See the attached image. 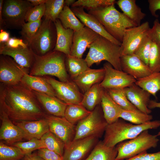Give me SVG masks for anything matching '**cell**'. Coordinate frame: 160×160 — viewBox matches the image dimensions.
Instances as JSON below:
<instances>
[{
  "label": "cell",
  "instance_id": "31",
  "mask_svg": "<svg viewBox=\"0 0 160 160\" xmlns=\"http://www.w3.org/2000/svg\"><path fill=\"white\" fill-rule=\"evenodd\" d=\"M58 19L60 21L64 28L71 29L74 31H79L85 26L76 16L71 8L67 6H64Z\"/></svg>",
  "mask_w": 160,
  "mask_h": 160
},
{
  "label": "cell",
  "instance_id": "9",
  "mask_svg": "<svg viewBox=\"0 0 160 160\" xmlns=\"http://www.w3.org/2000/svg\"><path fill=\"white\" fill-rule=\"evenodd\" d=\"M33 7L28 0L4 1L2 17L4 25L10 28H21L25 23L27 11Z\"/></svg>",
  "mask_w": 160,
  "mask_h": 160
},
{
  "label": "cell",
  "instance_id": "5",
  "mask_svg": "<svg viewBox=\"0 0 160 160\" xmlns=\"http://www.w3.org/2000/svg\"><path fill=\"white\" fill-rule=\"evenodd\" d=\"M85 60L89 67L94 64H99L106 61L115 69L122 71L120 58L122 54L121 46L116 44L99 36L90 45Z\"/></svg>",
  "mask_w": 160,
  "mask_h": 160
},
{
  "label": "cell",
  "instance_id": "47",
  "mask_svg": "<svg viewBox=\"0 0 160 160\" xmlns=\"http://www.w3.org/2000/svg\"><path fill=\"white\" fill-rule=\"evenodd\" d=\"M37 153L45 160H64L62 156L46 148L38 150Z\"/></svg>",
  "mask_w": 160,
  "mask_h": 160
},
{
  "label": "cell",
  "instance_id": "57",
  "mask_svg": "<svg viewBox=\"0 0 160 160\" xmlns=\"http://www.w3.org/2000/svg\"><path fill=\"white\" fill-rule=\"evenodd\" d=\"M156 135L157 137L160 136V130L158 132Z\"/></svg>",
  "mask_w": 160,
  "mask_h": 160
},
{
  "label": "cell",
  "instance_id": "30",
  "mask_svg": "<svg viewBox=\"0 0 160 160\" xmlns=\"http://www.w3.org/2000/svg\"><path fill=\"white\" fill-rule=\"evenodd\" d=\"M103 89L100 83L94 85L84 93L81 104L88 111H92L100 104Z\"/></svg>",
  "mask_w": 160,
  "mask_h": 160
},
{
  "label": "cell",
  "instance_id": "46",
  "mask_svg": "<svg viewBox=\"0 0 160 160\" xmlns=\"http://www.w3.org/2000/svg\"><path fill=\"white\" fill-rule=\"evenodd\" d=\"M148 34L152 41L160 46V23L158 19L154 21L153 26L149 29Z\"/></svg>",
  "mask_w": 160,
  "mask_h": 160
},
{
  "label": "cell",
  "instance_id": "4",
  "mask_svg": "<svg viewBox=\"0 0 160 160\" xmlns=\"http://www.w3.org/2000/svg\"><path fill=\"white\" fill-rule=\"evenodd\" d=\"M34 54V60L29 72L30 75L38 76H52L63 82L70 80L66 67L65 54L53 51L43 56Z\"/></svg>",
  "mask_w": 160,
  "mask_h": 160
},
{
  "label": "cell",
  "instance_id": "51",
  "mask_svg": "<svg viewBox=\"0 0 160 160\" xmlns=\"http://www.w3.org/2000/svg\"><path fill=\"white\" fill-rule=\"evenodd\" d=\"M21 160H45L37 153H33L25 155Z\"/></svg>",
  "mask_w": 160,
  "mask_h": 160
},
{
  "label": "cell",
  "instance_id": "11",
  "mask_svg": "<svg viewBox=\"0 0 160 160\" xmlns=\"http://www.w3.org/2000/svg\"><path fill=\"white\" fill-rule=\"evenodd\" d=\"M0 57V81L5 86H13L21 82L28 69L23 68L9 56L2 55Z\"/></svg>",
  "mask_w": 160,
  "mask_h": 160
},
{
  "label": "cell",
  "instance_id": "34",
  "mask_svg": "<svg viewBox=\"0 0 160 160\" xmlns=\"http://www.w3.org/2000/svg\"><path fill=\"white\" fill-rule=\"evenodd\" d=\"M81 103L68 104L64 117L69 122L75 125L84 119L91 113Z\"/></svg>",
  "mask_w": 160,
  "mask_h": 160
},
{
  "label": "cell",
  "instance_id": "29",
  "mask_svg": "<svg viewBox=\"0 0 160 160\" xmlns=\"http://www.w3.org/2000/svg\"><path fill=\"white\" fill-rule=\"evenodd\" d=\"M117 153L116 146H108L103 141H100L97 143L89 155L83 160H115Z\"/></svg>",
  "mask_w": 160,
  "mask_h": 160
},
{
  "label": "cell",
  "instance_id": "19",
  "mask_svg": "<svg viewBox=\"0 0 160 160\" xmlns=\"http://www.w3.org/2000/svg\"><path fill=\"white\" fill-rule=\"evenodd\" d=\"M76 16L84 25L98 35L109 40L114 44L121 46V42L111 35L105 29L97 19L94 16L87 13L81 7H71Z\"/></svg>",
  "mask_w": 160,
  "mask_h": 160
},
{
  "label": "cell",
  "instance_id": "2",
  "mask_svg": "<svg viewBox=\"0 0 160 160\" xmlns=\"http://www.w3.org/2000/svg\"><path fill=\"white\" fill-rule=\"evenodd\" d=\"M160 127L159 120L136 125L119 119L115 122L108 124L103 141L108 146L114 147L121 142L136 137L145 130L156 129Z\"/></svg>",
  "mask_w": 160,
  "mask_h": 160
},
{
  "label": "cell",
  "instance_id": "37",
  "mask_svg": "<svg viewBox=\"0 0 160 160\" xmlns=\"http://www.w3.org/2000/svg\"><path fill=\"white\" fill-rule=\"evenodd\" d=\"M47 149L57 153L63 157L65 145L64 143L50 131L41 138Z\"/></svg>",
  "mask_w": 160,
  "mask_h": 160
},
{
  "label": "cell",
  "instance_id": "25",
  "mask_svg": "<svg viewBox=\"0 0 160 160\" xmlns=\"http://www.w3.org/2000/svg\"><path fill=\"white\" fill-rule=\"evenodd\" d=\"M57 31V40L53 51L61 52L66 55H70L74 31L64 28L58 19L54 23Z\"/></svg>",
  "mask_w": 160,
  "mask_h": 160
},
{
  "label": "cell",
  "instance_id": "15",
  "mask_svg": "<svg viewBox=\"0 0 160 160\" xmlns=\"http://www.w3.org/2000/svg\"><path fill=\"white\" fill-rule=\"evenodd\" d=\"M99 138L91 136L73 140L65 146L63 156L64 160H83Z\"/></svg>",
  "mask_w": 160,
  "mask_h": 160
},
{
  "label": "cell",
  "instance_id": "52",
  "mask_svg": "<svg viewBox=\"0 0 160 160\" xmlns=\"http://www.w3.org/2000/svg\"><path fill=\"white\" fill-rule=\"evenodd\" d=\"M9 38V33L4 30H1L0 32V43H5L7 42Z\"/></svg>",
  "mask_w": 160,
  "mask_h": 160
},
{
  "label": "cell",
  "instance_id": "36",
  "mask_svg": "<svg viewBox=\"0 0 160 160\" xmlns=\"http://www.w3.org/2000/svg\"><path fill=\"white\" fill-rule=\"evenodd\" d=\"M106 89L114 101L122 109L130 111H140L128 99L124 88Z\"/></svg>",
  "mask_w": 160,
  "mask_h": 160
},
{
  "label": "cell",
  "instance_id": "13",
  "mask_svg": "<svg viewBox=\"0 0 160 160\" xmlns=\"http://www.w3.org/2000/svg\"><path fill=\"white\" fill-rule=\"evenodd\" d=\"M150 28L149 23L146 21L140 25L126 29L121 45L122 49V55L134 54Z\"/></svg>",
  "mask_w": 160,
  "mask_h": 160
},
{
  "label": "cell",
  "instance_id": "26",
  "mask_svg": "<svg viewBox=\"0 0 160 160\" xmlns=\"http://www.w3.org/2000/svg\"><path fill=\"white\" fill-rule=\"evenodd\" d=\"M21 83L32 90L57 97L53 88L43 76H31L29 73H26Z\"/></svg>",
  "mask_w": 160,
  "mask_h": 160
},
{
  "label": "cell",
  "instance_id": "32",
  "mask_svg": "<svg viewBox=\"0 0 160 160\" xmlns=\"http://www.w3.org/2000/svg\"><path fill=\"white\" fill-rule=\"evenodd\" d=\"M135 83L156 97L157 93L160 90V72L152 73L136 80Z\"/></svg>",
  "mask_w": 160,
  "mask_h": 160
},
{
  "label": "cell",
  "instance_id": "10",
  "mask_svg": "<svg viewBox=\"0 0 160 160\" xmlns=\"http://www.w3.org/2000/svg\"><path fill=\"white\" fill-rule=\"evenodd\" d=\"M43 77L53 88L57 98L67 104L81 103L83 94L72 80L63 82L48 76Z\"/></svg>",
  "mask_w": 160,
  "mask_h": 160
},
{
  "label": "cell",
  "instance_id": "16",
  "mask_svg": "<svg viewBox=\"0 0 160 160\" xmlns=\"http://www.w3.org/2000/svg\"><path fill=\"white\" fill-rule=\"evenodd\" d=\"M99 36L86 26L79 31H74L70 55L82 58L86 49L89 48Z\"/></svg>",
  "mask_w": 160,
  "mask_h": 160
},
{
  "label": "cell",
  "instance_id": "18",
  "mask_svg": "<svg viewBox=\"0 0 160 160\" xmlns=\"http://www.w3.org/2000/svg\"><path fill=\"white\" fill-rule=\"evenodd\" d=\"M0 139L11 145L25 139V134L10 119L3 109L0 107Z\"/></svg>",
  "mask_w": 160,
  "mask_h": 160
},
{
  "label": "cell",
  "instance_id": "43",
  "mask_svg": "<svg viewBox=\"0 0 160 160\" xmlns=\"http://www.w3.org/2000/svg\"><path fill=\"white\" fill-rule=\"evenodd\" d=\"M41 19L25 23L22 26L20 34L28 45L39 30L42 22Z\"/></svg>",
  "mask_w": 160,
  "mask_h": 160
},
{
  "label": "cell",
  "instance_id": "8",
  "mask_svg": "<svg viewBox=\"0 0 160 160\" xmlns=\"http://www.w3.org/2000/svg\"><path fill=\"white\" fill-rule=\"evenodd\" d=\"M108 124L99 105L88 116L77 123L73 140L91 136L99 138L104 133Z\"/></svg>",
  "mask_w": 160,
  "mask_h": 160
},
{
  "label": "cell",
  "instance_id": "55",
  "mask_svg": "<svg viewBox=\"0 0 160 160\" xmlns=\"http://www.w3.org/2000/svg\"><path fill=\"white\" fill-rule=\"evenodd\" d=\"M4 0H0V28L2 25H4L2 17V9Z\"/></svg>",
  "mask_w": 160,
  "mask_h": 160
},
{
  "label": "cell",
  "instance_id": "23",
  "mask_svg": "<svg viewBox=\"0 0 160 160\" xmlns=\"http://www.w3.org/2000/svg\"><path fill=\"white\" fill-rule=\"evenodd\" d=\"M105 74L103 68L99 69L89 68L72 80L84 94L94 85L101 82Z\"/></svg>",
  "mask_w": 160,
  "mask_h": 160
},
{
  "label": "cell",
  "instance_id": "38",
  "mask_svg": "<svg viewBox=\"0 0 160 160\" xmlns=\"http://www.w3.org/2000/svg\"><path fill=\"white\" fill-rule=\"evenodd\" d=\"M44 18L54 23L63 10L64 6V0H47L45 3Z\"/></svg>",
  "mask_w": 160,
  "mask_h": 160
},
{
  "label": "cell",
  "instance_id": "28",
  "mask_svg": "<svg viewBox=\"0 0 160 160\" xmlns=\"http://www.w3.org/2000/svg\"><path fill=\"white\" fill-rule=\"evenodd\" d=\"M116 3L123 13L137 26L145 16L140 8L136 4L135 0H119Z\"/></svg>",
  "mask_w": 160,
  "mask_h": 160
},
{
  "label": "cell",
  "instance_id": "1",
  "mask_svg": "<svg viewBox=\"0 0 160 160\" xmlns=\"http://www.w3.org/2000/svg\"><path fill=\"white\" fill-rule=\"evenodd\" d=\"M0 90V107L12 121L38 120L47 114L33 91L21 82L1 85Z\"/></svg>",
  "mask_w": 160,
  "mask_h": 160
},
{
  "label": "cell",
  "instance_id": "44",
  "mask_svg": "<svg viewBox=\"0 0 160 160\" xmlns=\"http://www.w3.org/2000/svg\"><path fill=\"white\" fill-rule=\"evenodd\" d=\"M148 67L152 73L160 72V46L152 41L149 57Z\"/></svg>",
  "mask_w": 160,
  "mask_h": 160
},
{
  "label": "cell",
  "instance_id": "3",
  "mask_svg": "<svg viewBox=\"0 0 160 160\" xmlns=\"http://www.w3.org/2000/svg\"><path fill=\"white\" fill-rule=\"evenodd\" d=\"M88 13L95 16L111 35L121 42L126 29L137 26L118 10L114 4L92 9Z\"/></svg>",
  "mask_w": 160,
  "mask_h": 160
},
{
  "label": "cell",
  "instance_id": "53",
  "mask_svg": "<svg viewBox=\"0 0 160 160\" xmlns=\"http://www.w3.org/2000/svg\"><path fill=\"white\" fill-rule=\"evenodd\" d=\"M148 108L150 109H152L156 108H160V102H157L153 100H151L149 102Z\"/></svg>",
  "mask_w": 160,
  "mask_h": 160
},
{
  "label": "cell",
  "instance_id": "12",
  "mask_svg": "<svg viewBox=\"0 0 160 160\" xmlns=\"http://www.w3.org/2000/svg\"><path fill=\"white\" fill-rule=\"evenodd\" d=\"M103 68L105 70V76L100 84L105 89L124 88L136 81L130 75L122 71L115 69L108 62L104 64Z\"/></svg>",
  "mask_w": 160,
  "mask_h": 160
},
{
  "label": "cell",
  "instance_id": "27",
  "mask_svg": "<svg viewBox=\"0 0 160 160\" xmlns=\"http://www.w3.org/2000/svg\"><path fill=\"white\" fill-rule=\"evenodd\" d=\"M100 104L104 117L108 124L115 122L120 118L122 108L114 101L104 88Z\"/></svg>",
  "mask_w": 160,
  "mask_h": 160
},
{
  "label": "cell",
  "instance_id": "49",
  "mask_svg": "<svg viewBox=\"0 0 160 160\" xmlns=\"http://www.w3.org/2000/svg\"><path fill=\"white\" fill-rule=\"evenodd\" d=\"M3 44L8 47L12 48L26 47L29 46L28 44L25 43L23 40L15 37L10 38L7 42Z\"/></svg>",
  "mask_w": 160,
  "mask_h": 160
},
{
  "label": "cell",
  "instance_id": "40",
  "mask_svg": "<svg viewBox=\"0 0 160 160\" xmlns=\"http://www.w3.org/2000/svg\"><path fill=\"white\" fill-rule=\"evenodd\" d=\"M115 0H78L71 7H81L89 11L114 4Z\"/></svg>",
  "mask_w": 160,
  "mask_h": 160
},
{
  "label": "cell",
  "instance_id": "41",
  "mask_svg": "<svg viewBox=\"0 0 160 160\" xmlns=\"http://www.w3.org/2000/svg\"><path fill=\"white\" fill-rule=\"evenodd\" d=\"M12 146L20 148L25 155L31 154L32 152L36 150L46 148L45 144L42 140L35 138L26 142H17L12 145Z\"/></svg>",
  "mask_w": 160,
  "mask_h": 160
},
{
  "label": "cell",
  "instance_id": "48",
  "mask_svg": "<svg viewBox=\"0 0 160 160\" xmlns=\"http://www.w3.org/2000/svg\"><path fill=\"white\" fill-rule=\"evenodd\" d=\"M124 160H160V151L153 153L144 152L130 159Z\"/></svg>",
  "mask_w": 160,
  "mask_h": 160
},
{
  "label": "cell",
  "instance_id": "17",
  "mask_svg": "<svg viewBox=\"0 0 160 160\" xmlns=\"http://www.w3.org/2000/svg\"><path fill=\"white\" fill-rule=\"evenodd\" d=\"M120 64L122 71L136 80L146 76L152 73L148 66L135 54L122 55Z\"/></svg>",
  "mask_w": 160,
  "mask_h": 160
},
{
  "label": "cell",
  "instance_id": "24",
  "mask_svg": "<svg viewBox=\"0 0 160 160\" xmlns=\"http://www.w3.org/2000/svg\"><path fill=\"white\" fill-rule=\"evenodd\" d=\"M33 91L42 107L49 115L64 117L67 104L56 97Z\"/></svg>",
  "mask_w": 160,
  "mask_h": 160
},
{
  "label": "cell",
  "instance_id": "35",
  "mask_svg": "<svg viewBox=\"0 0 160 160\" xmlns=\"http://www.w3.org/2000/svg\"><path fill=\"white\" fill-rule=\"evenodd\" d=\"M120 118L132 124L139 125L152 121L153 116L150 114L144 113L140 111H135L122 109Z\"/></svg>",
  "mask_w": 160,
  "mask_h": 160
},
{
  "label": "cell",
  "instance_id": "45",
  "mask_svg": "<svg viewBox=\"0 0 160 160\" xmlns=\"http://www.w3.org/2000/svg\"><path fill=\"white\" fill-rule=\"evenodd\" d=\"M45 10V4L33 7L27 11L25 17V21L32 22L41 19L44 16Z\"/></svg>",
  "mask_w": 160,
  "mask_h": 160
},
{
  "label": "cell",
  "instance_id": "6",
  "mask_svg": "<svg viewBox=\"0 0 160 160\" xmlns=\"http://www.w3.org/2000/svg\"><path fill=\"white\" fill-rule=\"evenodd\" d=\"M159 140L146 130L136 137L121 142L116 146L117 153L115 160H124L131 158L152 148L156 147Z\"/></svg>",
  "mask_w": 160,
  "mask_h": 160
},
{
  "label": "cell",
  "instance_id": "7",
  "mask_svg": "<svg viewBox=\"0 0 160 160\" xmlns=\"http://www.w3.org/2000/svg\"><path fill=\"white\" fill-rule=\"evenodd\" d=\"M56 40L57 31L55 23L44 18L28 46L34 54L43 56L53 51Z\"/></svg>",
  "mask_w": 160,
  "mask_h": 160
},
{
  "label": "cell",
  "instance_id": "33",
  "mask_svg": "<svg viewBox=\"0 0 160 160\" xmlns=\"http://www.w3.org/2000/svg\"><path fill=\"white\" fill-rule=\"evenodd\" d=\"M65 64L67 71L72 80L89 68L85 59L71 55H66Z\"/></svg>",
  "mask_w": 160,
  "mask_h": 160
},
{
  "label": "cell",
  "instance_id": "21",
  "mask_svg": "<svg viewBox=\"0 0 160 160\" xmlns=\"http://www.w3.org/2000/svg\"><path fill=\"white\" fill-rule=\"evenodd\" d=\"M129 100L138 110L147 114L152 112L148 106L151 94L137 85L135 83L124 88Z\"/></svg>",
  "mask_w": 160,
  "mask_h": 160
},
{
  "label": "cell",
  "instance_id": "50",
  "mask_svg": "<svg viewBox=\"0 0 160 160\" xmlns=\"http://www.w3.org/2000/svg\"><path fill=\"white\" fill-rule=\"evenodd\" d=\"M149 9L152 15L156 18L159 16L156 12L160 10V0H148Z\"/></svg>",
  "mask_w": 160,
  "mask_h": 160
},
{
  "label": "cell",
  "instance_id": "56",
  "mask_svg": "<svg viewBox=\"0 0 160 160\" xmlns=\"http://www.w3.org/2000/svg\"><path fill=\"white\" fill-rule=\"evenodd\" d=\"M76 1L75 0H64V6H66L68 7L72 6V5Z\"/></svg>",
  "mask_w": 160,
  "mask_h": 160
},
{
  "label": "cell",
  "instance_id": "39",
  "mask_svg": "<svg viewBox=\"0 0 160 160\" xmlns=\"http://www.w3.org/2000/svg\"><path fill=\"white\" fill-rule=\"evenodd\" d=\"M25 154L20 148L0 142V160H21Z\"/></svg>",
  "mask_w": 160,
  "mask_h": 160
},
{
  "label": "cell",
  "instance_id": "14",
  "mask_svg": "<svg viewBox=\"0 0 160 160\" xmlns=\"http://www.w3.org/2000/svg\"><path fill=\"white\" fill-rule=\"evenodd\" d=\"M44 118L47 122L49 131L61 140L65 146L73 140L76 126L68 121L65 117L46 114Z\"/></svg>",
  "mask_w": 160,
  "mask_h": 160
},
{
  "label": "cell",
  "instance_id": "54",
  "mask_svg": "<svg viewBox=\"0 0 160 160\" xmlns=\"http://www.w3.org/2000/svg\"><path fill=\"white\" fill-rule=\"evenodd\" d=\"M33 7L45 4L47 0H28Z\"/></svg>",
  "mask_w": 160,
  "mask_h": 160
},
{
  "label": "cell",
  "instance_id": "42",
  "mask_svg": "<svg viewBox=\"0 0 160 160\" xmlns=\"http://www.w3.org/2000/svg\"><path fill=\"white\" fill-rule=\"evenodd\" d=\"M152 42V40L148 33L139 45L134 54L148 66L149 57Z\"/></svg>",
  "mask_w": 160,
  "mask_h": 160
},
{
  "label": "cell",
  "instance_id": "20",
  "mask_svg": "<svg viewBox=\"0 0 160 160\" xmlns=\"http://www.w3.org/2000/svg\"><path fill=\"white\" fill-rule=\"evenodd\" d=\"M0 54L11 57L21 67L29 69L34 60V54L29 46L12 48L0 43Z\"/></svg>",
  "mask_w": 160,
  "mask_h": 160
},
{
  "label": "cell",
  "instance_id": "22",
  "mask_svg": "<svg viewBox=\"0 0 160 160\" xmlns=\"http://www.w3.org/2000/svg\"><path fill=\"white\" fill-rule=\"evenodd\" d=\"M13 122L22 129L25 139L28 140L34 138L40 139L45 134L49 131L47 122L44 117L36 121Z\"/></svg>",
  "mask_w": 160,
  "mask_h": 160
}]
</instances>
